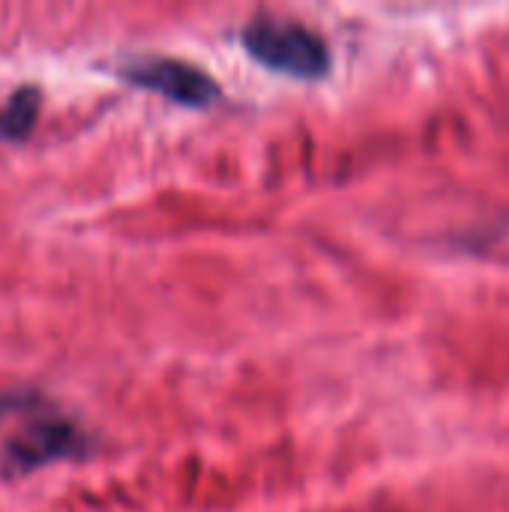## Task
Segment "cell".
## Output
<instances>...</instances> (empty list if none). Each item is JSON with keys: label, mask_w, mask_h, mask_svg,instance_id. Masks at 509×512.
<instances>
[{"label": "cell", "mask_w": 509, "mask_h": 512, "mask_svg": "<svg viewBox=\"0 0 509 512\" xmlns=\"http://www.w3.org/2000/svg\"><path fill=\"white\" fill-rule=\"evenodd\" d=\"M246 54L270 72L291 78H321L327 75L333 57L321 33L300 21L285 18H255L243 27Z\"/></svg>", "instance_id": "2"}, {"label": "cell", "mask_w": 509, "mask_h": 512, "mask_svg": "<svg viewBox=\"0 0 509 512\" xmlns=\"http://www.w3.org/2000/svg\"><path fill=\"white\" fill-rule=\"evenodd\" d=\"M117 75L129 81L132 87L159 93L168 102L183 105V108H210L222 96V87L216 78H210L201 66H192L177 57L135 54L117 63Z\"/></svg>", "instance_id": "3"}, {"label": "cell", "mask_w": 509, "mask_h": 512, "mask_svg": "<svg viewBox=\"0 0 509 512\" xmlns=\"http://www.w3.org/2000/svg\"><path fill=\"white\" fill-rule=\"evenodd\" d=\"M15 417V429L6 435L0 450L3 477H27L54 462L87 459L93 453L90 435L54 408L45 396L27 390H12L0 396V417Z\"/></svg>", "instance_id": "1"}, {"label": "cell", "mask_w": 509, "mask_h": 512, "mask_svg": "<svg viewBox=\"0 0 509 512\" xmlns=\"http://www.w3.org/2000/svg\"><path fill=\"white\" fill-rule=\"evenodd\" d=\"M42 93L36 87H18L0 105V141H24L36 126Z\"/></svg>", "instance_id": "4"}]
</instances>
